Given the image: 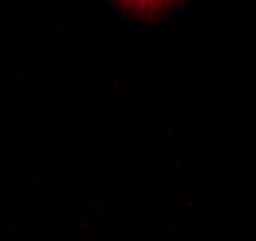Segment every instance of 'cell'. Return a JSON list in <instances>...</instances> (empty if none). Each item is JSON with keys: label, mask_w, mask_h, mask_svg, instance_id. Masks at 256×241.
I'll return each mask as SVG.
<instances>
[{"label": "cell", "mask_w": 256, "mask_h": 241, "mask_svg": "<svg viewBox=\"0 0 256 241\" xmlns=\"http://www.w3.org/2000/svg\"><path fill=\"white\" fill-rule=\"evenodd\" d=\"M118 4H122L126 10L133 12L135 16H154L156 12L164 10L168 6H172L178 0H116Z\"/></svg>", "instance_id": "6da1fadb"}]
</instances>
